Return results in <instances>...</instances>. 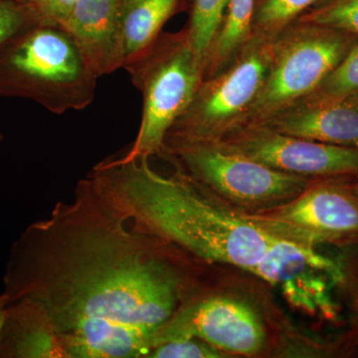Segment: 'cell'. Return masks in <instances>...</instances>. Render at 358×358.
Listing matches in <instances>:
<instances>
[{
  "label": "cell",
  "instance_id": "cell-1",
  "mask_svg": "<svg viewBox=\"0 0 358 358\" xmlns=\"http://www.w3.org/2000/svg\"><path fill=\"white\" fill-rule=\"evenodd\" d=\"M200 263L134 227L86 176L16 238L2 293L39 306L69 358H147L160 327L200 294Z\"/></svg>",
  "mask_w": 358,
  "mask_h": 358
},
{
  "label": "cell",
  "instance_id": "cell-2",
  "mask_svg": "<svg viewBox=\"0 0 358 358\" xmlns=\"http://www.w3.org/2000/svg\"><path fill=\"white\" fill-rule=\"evenodd\" d=\"M87 176L136 229L203 264H225L259 277L280 240L180 169L169 176L157 173L150 159L110 157Z\"/></svg>",
  "mask_w": 358,
  "mask_h": 358
},
{
  "label": "cell",
  "instance_id": "cell-3",
  "mask_svg": "<svg viewBox=\"0 0 358 358\" xmlns=\"http://www.w3.org/2000/svg\"><path fill=\"white\" fill-rule=\"evenodd\" d=\"M99 78L60 25L34 23L0 47V96L34 101L55 115L88 108Z\"/></svg>",
  "mask_w": 358,
  "mask_h": 358
},
{
  "label": "cell",
  "instance_id": "cell-4",
  "mask_svg": "<svg viewBox=\"0 0 358 358\" xmlns=\"http://www.w3.org/2000/svg\"><path fill=\"white\" fill-rule=\"evenodd\" d=\"M143 96L136 140L120 162L162 157L169 129L185 112L203 81L204 63L185 28L162 33L150 50L124 68Z\"/></svg>",
  "mask_w": 358,
  "mask_h": 358
},
{
  "label": "cell",
  "instance_id": "cell-5",
  "mask_svg": "<svg viewBox=\"0 0 358 358\" xmlns=\"http://www.w3.org/2000/svg\"><path fill=\"white\" fill-rule=\"evenodd\" d=\"M162 157L222 201L248 213L286 203L313 180L261 164L222 141L166 145Z\"/></svg>",
  "mask_w": 358,
  "mask_h": 358
},
{
  "label": "cell",
  "instance_id": "cell-6",
  "mask_svg": "<svg viewBox=\"0 0 358 358\" xmlns=\"http://www.w3.org/2000/svg\"><path fill=\"white\" fill-rule=\"evenodd\" d=\"M357 37L298 21L280 32L260 94L239 127L263 122L310 96L357 43Z\"/></svg>",
  "mask_w": 358,
  "mask_h": 358
},
{
  "label": "cell",
  "instance_id": "cell-7",
  "mask_svg": "<svg viewBox=\"0 0 358 358\" xmlns=\"http://www.w3.org/2000/svg\"><path fill=\"white\" fill-rule=\"evenodd\" d=\"M274 38L253 34L225 69L203 79L192 102L176 120L166 145L217 141L243 122L262 89Z\"/></svg>",
  "mask_w": 358,
  "mask_h": 358
},
{
  "label": "cell",
  "instance_id": "cell-8",
  "mask_svg": "<svg viewBox=\"0 0 358 358\" xmlns=\"http://www.w3.org/2000/svg\"><path fill=\"white\" fill-rule=\"evenodd\" d=\"M250 218L287 241L317 248L358 239V199L350 186L313 179L301 194Z\"/></svg>",
  "mask_w": 358,
  "mask_h": 358
},
{
  "label": "cell",
  "instance_id": "cell-9",
  "mask_svg": "<svg viewBox=\"0 0 358 358\" xmlns=\"http://www.w3.org/2000/svg\"><path fill=\"white\" fill-rule=\"evenodd\" d=\"M189 338L203 341L228 357H255L268 343L265 324L251 305L233 296L202 293L160 327L152 350L167 341Z\"/></svg>",
  "mask_w": 358,
  "mask_h": 358
},
{
  "label": "cell",
  "instance_id": "cell-10",
  "mask_svg": "<svg viewBox=\"0 0 358 358\" xmlns=\"http://www.w3.org/2000/svg\"><path fill=\"white\" fill-rule=\"evenodd\" d=\"M221 141L282 173L310 179L358 176V148L289 136L259 124L238 127Z\"/></svg>",
  "mask_w": 358,
  "mask_h": 358
},
{
  "label": "cell",
  "instance_id": "cell-11",
  "mask_svg": "<svg viewBox=\"0 0 358 358\" xmlns=\"http://www.w3.org/2000/svg\"><path fill=\"white\" fill-rule=\"evenodd\" d=\"M257 124L289 136L358 148V93L327 100H301Z\"/></svg>",
  "mask_w": 358,
  "mask_h": 358
},
{
  "label": "cell",
  "instance_id": "cell-12",
  "mask_svg": "<svg viewBox=\"0 0 358 358\" xmlns=\"http://www.w3.org/2000/svg\"><path fill=\"white\" fill-rule=\"evenodd\" d=\"M122 0H78L60 26L79 45L99 77L122 68Z\"/></svg>",
  "mask_w": 358,
  "mask_h": 358
},
{
  "label": "cell",
  "instance_id": "cell-13",
  "mask_svg": "<svg viewBox=\"0 0 358 358\" xmlns=\"http://www.w3.org/2000/svg\"><path fill=\"white\" fill-rule=\"evenodd\" d=\"M0 358H69L47 313L30 301L10 303L0 336Z\"/></svg>",
  "mask_w": 358,
  "mask_h": 358
},
{
  "label": "cell",
  "instance_id": "cell-14",
  "mask_svg": "<svg viewBox=\"0 0 358 358\" xmlns=\"http://www.w3.org/2000/svg\"><path fill=\"white\" fill-rule=\"evenodd\" d=\"M179 0H122L121 47L122 68L143 57L176 13Z\"/></svg>",
  "mask_w": 358,
  "mask_h": 358
},
{
  "label": "cell",
  "instance_id": "cell-15",
  "mask_svg": "<svg viewBox=\"0 0 358 358\" xmlns=\"http://www.w3.org/2000/svg\"><path fill=\"white\" fill-rule=\"evenodd\" d=\"M257 2L258 0L228 1L222 25L205 60L203 79L229 66L252 38Z\"/></svg>",
  "mask_w": 358,
  "mask_h": 358
},
{
  "label": "cell",
  "instance_id": "cell-16",
  "mask_svg": "<svg viewBox=\"0 0 358 358\" xmlns=\"http://www.w3.org/2000/svg\"><path fill=\"white\" fill-rule=\"evenodd\" d=\"M229 0H192L189 22L185 27L197 55L203 61L222 25Z\"/></svg>",
  "mask_w": 358,
  "mask_h": 358
},
{
  "label": "cell",
  "instance_id": "cell-17",
  "mask_svg": "<svg viewBox=\"0 0 358 358\" xmlns=\"http://www.w3.org/2000/svg\"><path fill=\"white\" fill-rule=\"evenodd\" d=\"M322 0H258L254 14L253 34L275 38Z\"/></svg>",
  "mask_w": 358,
  "mask_h": 358
},
{
  "label": "cell",
  "instance_id": "cell-18",
  "mask_svg": "<svg viewBox=\"0 0 358 358\" xmlns=\"http://www.w3.org/2000/svg\"><path fill=\"white\" fill-rule=\"evenodd\" d=\"M296 21L358 36V0H327L313 6Z\"/></svg>",
  "mask_w": 358,
  "mask_h": 358
},
{
  "label": "cell",
  "instance_id": "cell-19",
  "mask_svg": "<svg viewBox=\"0 0 358 358\" xmlns=\"http://www.w3.org/2000/svg\"><path fill=\"white\" fill-rule=\"evenodd\" d=\"M358 93V41L313 93L303 100H327Z\"/></svg>",
  "mask_w": 358,
  "mask_h": 358
},
{
  "label": "cell",
  "instance_id": "cell-20",
  "mask_svg": "<svg viewBox=\"0 0 358 358\" xmlns=\"http://www.w3.org/2000/svg\"><path fill=\"white\" fill-rule=\"evenodd\" d=\"M226 353L196 338L178 339L155 346L147 358H222Z\"/></svg>",
  "mask_w": 358,
  "mask_h": 358
},
{
  "label": "cell",
  "instance_id": "cell-21",
  "mask_svg": "<svg viewBox=\"0 0 358 358\" xmlns=\"http://www.w3.org/2000/svg\"><path fill=\"white\" fill-rule=\"evenodd\" d=\"M40 22L31 6L16 0H0V47L27 26Z\"/></svg>",
  "mask_w": 358,
  "mask_h": 358
},
{
  "label": "cell",
  "instance_id": "cell-22",
  "mask_svg": "<svg viewBox=\"0 0 358 358\" xmlns=\"http://www.w3.org/2000/svg\"><path fill=\"white\" fill-rule=\"evenodd\" d=\"M78 0H28L40 22L60 25Z\"/></svg>",
  "mask_w": 358,
  "mask_h": 358
},
{
  "label": "cell",
  "instance_id": "cell-23",
  "mask_svg": "<svg viewBox=\"0 0 358 358\" xmlns=\"http://www.w3.org/2000/svg\"><path fill=\"white\" fill-rule=\"evenodd\" d=\"M9 301L6 294H0V336H1L2 327L4 326L7 315V308H8Z\"/></svg>",
  "mask_w": 358,
  "mask_h": 358
},
{
  "label": "cell",
  "instance_id": "cell-24",
  "mask_svg": "<svg viewBox=\"0 0 358 358\" xmlns=\"http://www.w3.org/2000/svg\"><path fill=\"white\" fill-rule=\"evenodd\" d=\"M350 188H352L353 194H355V196H357V199H358V182L355 183V185L350 186Z\"/></svg>",
  "mask_w": 358,
  "mask_h": 358
},
{
  "label": "cell",
  "instance_id": "cell-25",
  "mask_svg": "<svg viewBox=\"0 0 358 358\" xmlns=\"http://www.w3.org/2000/svg\"><path fill=\"white\" fill-rule=\"evenodd\" d=\"M16 1L22 2V3H28V0H16Z\"/></svg>",
  "mask_w": 358,
  "mask_h": 358
},
{
  "label": "cell",
  "instance_id": "cell-26",
  "mask_svg": "<svg viewBox=\"0 0 358 358\" xmlns=\"http://www.w3.org/2000/svg\"><path fill=\"white\" fill-rule=\"evenodd\" d=\"M3 141V136H2V134H0V141Z\"/></svg>",
  "mask_w": 358,
  "mask_h": 358
}]
</instances>
